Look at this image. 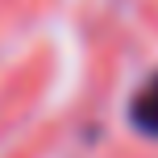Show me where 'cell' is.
<instances>
[{
  "label": "cell",
  "mask_w": 158,
  "mask_h": 158,
  "mask_svg": "<svg viewBox=\"0 0 158 158\" xmlns=\"http://www.w3.org/2000/svg\"><path fill=\"white\" fill-rule=\"evenodd\" d=\"M129 125L158 142V75H150L137 87V96L129 100Z\"/></svg>",
  "instance_id": "cell-1"
}]
</instances>
